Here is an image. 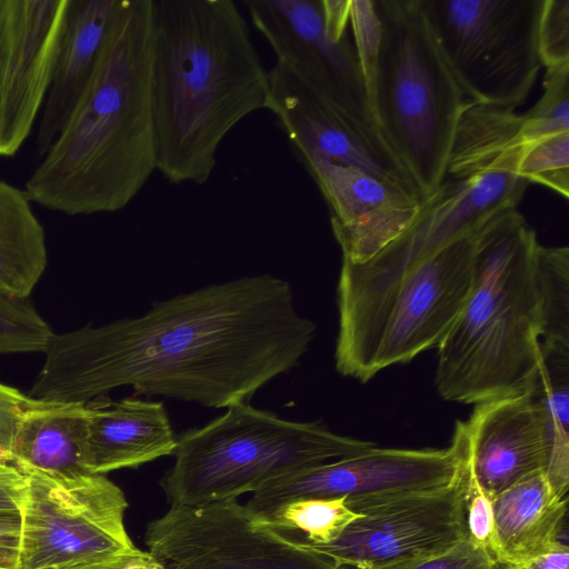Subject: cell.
Listing matches in <instances>:
<instances>
[{
  "label": "cell",
  "mask_w": 569,
  "mask_h": 569,
  "mask_svg": "<svg viewBox=\"0 0 569 569\" xmlns=\"http://www.w3.org/2000/svg\"><path fill=\"white\" fill-rule=\"evenodd\" d=\"M316 330L287 280L241 277L156 301L136 318L52 332L27 395L86 403L130 386L209 408L249 403L299 365Z\"/></svg>",
  "instance_id": "cell-1"
},
{
  "label": "cell",
  "mask_w": 569,
  "mask_h": 569,
  "mask_svg": "<svg viewBox=\"0 0 569 569\" xmlns=\"http://www.w3.org/2000/svg\"><path fill=\"white\" fill-rule=\"evenodd\" d=\"M151 106L157 170L203 184L221 141L266 109L269 80L232 0H153Z\"/></svg>",
  "instance_id": "cell-2"
},
{
  "label": "cell",
  "mask_w": 569,
  "mask_h": 569,
  "mask_svg": "<svg viewBox=\"0 0 569 569\" xmlns=\"http://www.w3.org/2000/svg\"><path fill=\"white\" fill-rule=\"evenodd\" d=\"M153 0H121L96 74L27 179L32 203L67 216L127 207L157 170Z\"/></svg>",
  "instance_id": "cell-3"
},
{
  "label": "cell",
  "mask_w": 569,
  "mask_h": 569,
  "mask_svg": "<svg viewBox=\"0 0 569 569\" xmlns=\"http://www.w3.org/2000/svg\"><path fill=\"white\" fill-rule=\"evenodd\" d=\"M538 244L517 209L478 231L467 301L437 348L435 382L445 400L476 405L527 391L541 343Z\"/></svg>",
  "instance_id": "cell-4"
},
{
  "label": "cell",
  "mask_w": 569,
  "mask_h": 569,
  "mask_svg": "<svg viewBox=\"0 0 569 569\" xmlns=\"http://www.w3.org/2000/svg\"><path fill=\"white\" fill-rule=\"evenodd\" d=\"M381 26L368 96L376 127L421 201L447 178L462 111L472 104L449 69L419 0H372Z\"/></svg>",
  "instance_id": "cell-5"
},
{
  "label": "cell",
  "mask_w": 569,
  "mask_h": 569,
  "mask_svg": "<svg viewBox=\"0 0 569 569\" xmlns=\"http://www.w3.org/2000/svg\"><path fill=\"white\" fill-rule=\"evenodd\" d=\"M375 446L316 421H291L238 403L177 438L174 463L160 485L171 506H204L238 499L278 477Z\"/></svg>",
  "instance_id": "cell-6"
},
{
  "label": "cell",
  "mask_w": 569,
  "mask_h": 569,
  "mask_svg": "<svg viewBox=\"0 0 569 569\" xmlns=\"http://www.w3.org/2000/svg\"><path fill=\"white\" fill-rule=\"evenodd\" d=\"M478 231L419 261L376 296L339 310V373L367 382L438 348L467 301Z\"/></svg>",
  "instance_id": "cell-7"
},
{
  "label": "cell",
  "mask_w": 569,
  "mask_h": 569,
  "mask_svg": "<svg viewBox=\"0 0 569 569\" xmlns=\"http://www.w3.org/2000/svg\"><path fill=\"white\" fill-rule=\"evenodd\" d=\"M13 465L27 477L19 569H127L149 556L126 530L123 491L104 475Z\"/></svg>",
  "instance_id": "cell-8"
},
{
  "label": "cell",
  "mask_w": 569,
  "mask_h": 569,
  "mask_svg": "<svg viewBox=\"0 0 569 569\" xmlns=\"http://www.w3.org/2000/svg\"><path fill=\"white\" fill-rule=\"evenodd\" d=\"M436 42L471 103L516 110L542 67L543 0H419Z\"/></svg>",
  "instance_id": "cell-9"
},
{
  "label": "cell",
  "mask_w": 569,
  "mask_h": 569,
  "mask_svg": "<svg viewBox=\"0 0 569 569\" xmlns=\"http://www.w3.org/2000/svg\"><path fill=\"white\" fill-rule=\"evenodd\" d=\"M144 542L168 569H359L266 525L237 499L171 506L149 522Z\"/></svg>",
  "instance_id": "cell-10"
},
{
  "label": "cell",
  "mask_w": 569,
  "mask_h": 569,
  "mask_svg": "<svg viewBox=\"0 0 569 569\" xmlns=\"http://www.w3.org/2000/svg\"><path fill=\"white\" fill-rule=\"evenodd\" d=\"M528 184L525 178L508 171L446 178L422 201L417 219L396 240L363 263L342 260L338 310L376 296L402 272L451 241L477 232L502 211L517 209Z\"/></svg>",
  "instance_id": "cell-11"
},
{
  "label": "cell",
  "mask_w": 569,
  "mask_h": 569,
  "mask_svg": "<svg viewBox=\"0 0 569 569\" xmlns=\"http://www.w3.org/2000/svg\"><path fill=\"white\" fill-rule=\"evenodd\" d=\"M244 4L277 62L350 124L381 137L350 23L342 38L333 39L326 30L322 0H246Z\"/></svg>",
  "instance_id": "cell-12"
},
{
  "label": "cell",
  "mask_w": 569,
  "mask_h": 569,
  "mask_svg": "<svg viewBox=\"0 0 569 569\" xmlns=\"http://www.w3.org/2000/svg\"><path fill=\"white\" fill-rule=\"evenodd\" d=\"M347 500V499H346ZM362 515L312 549L359 569H383L443 552L467 535L466 480L441 490L347 501Z\"/></svg>",
  "instance_id": "cell-13"
},
{
  "label": "cell",
  "mask_w": 569,
  "mask_h": 569,
  "mask_svg": "<svg viewBox=\"0 0 569 569\" xmlns=\"http://www.w3.org/2000/svg\"><path fill=\"white\" fill-rule=\"evenodd\" d=\"M463 476V455L453 440L445 449L375 446L270 480L253 492L246 506L259 513L299 497H346L347 501L397 497L441 490Z\"/></svg>",
  "instance_id": "cell-14"
},
{
  "label": "cell",
  "mask_w": 569,
  "mask_h": 569,
  "mask_svg": "<svg viewBox=\"0 0 569 569\" xmlns=\"http://www.w3.org/2000/svg\"><path fill=\"white\" fill-rule=\"evenodd\" d=\"M69 0H0V157L33 131L52 81Z\"/></svg>",
  "instance_id": "cell-15"
},
{
  "label": "cell",
  "mask_w": 569,
  "mask_h": 569,
  "mask_svg": "<svg viewBox=\"0 0 569 569\" xmlns=\"http://www.w3.org/2000/svg\"><path fill=\"white\" fill-rule=\"evenodd\" d=\"M268 80L266 109L274 113L303 166L325 161L359 169L422 202L408 172L381 137L350 124L283 64L276 62Z\"/></svg>",
  "instance_id": "cell-16"
},
{
  "label": "cell",
  "mask_w": 569,
  "mask_h": 569,
  "mask_svg": "<svg viewBox=\"0 0 569 569\" xmlns=\"http://www.w3.org/2000/svg\"><path fill=\"white\" fill-rule=\"evenodd\" d=\"M452 440L463 455L466 483L490 499L547 468V445L528 392L476 403L468 420H457Z\"/></svg>",
  "instance_id": "cell-17"
},
{
  "label": "cell",
  "mask_w": 569,
  "mask_h": 569,
  "mask_svg": "<svg viewBox=\"0 0 569 569\" xmlns=\"http://www.w3.org/2000/svg\"><path fill=\"white\" fill-rule=\"evenodd\" d=\"M331 211L342 260L363 263L405 232L422 202L351 167L325 161L303 166Z\"/></svg>",
  "instance_id": "cell-18"
},
{
  "label": "cell",
  "mask_w": 569,
  "mask_h": 569,
  "mask_svg": "<svg viewBox=\"0 0 569 569\" xmlns=\"http://www.w3.org/2000/svg\"><path fill=\"white\" fill-rule=\"evenodd\" d=\"M177 446L167 410L160 401L98 397L87 402L82 463L88 473L136 468Z\"/></svg>",
  "instance_id": "cell-19"
},
{
  "label": "cell",
  "mask_w": 569,
  "mask_h": 569,
  "mask_svg": "<svg viewBox=\"0 0 569 569\" xmlns=\"http://www.w3.org/2000/svg\"><path fill=\"white\" fill-rule=\"evenodd\" d=\"M121 0H69L51 86L36 134L39 161L90 86Z\"/></svg>",
  "instance_id": "cell-20"
},
{
  "label": "cell",
  "mask_w": 569,
  "mask_h": 569,
  "mask_svg": "<svg viewBox=\"0 0 569 569\" xmlns=\"http://www.w3.org/2000/svg\"><path fill=\"white\" fill-rule=\"evenodd\" d=\"M495 530L489 553L515 567L567 543L568 497L559 496L545 471L535 472L492 499Z\"/></svg>",
  "instance_id": "cell-21"
},
{
  "label": "cell",
  "mask_w": 569,
  "mask_h": 569,
  "mask_svg": "<svg viewBox=\"0 0 569 569\" xmlns=\"http://www.w3.org/2000/svg\"><path fill=\"white\" fill-rule=\"evenodd\" d=\"M536 138L527 113L507 108L472 103L457 123L448 162L447 178L508 171L516 173L522 152Z\"/></svg>",
  "instance_id": "cell-22"
},
{
  "label": "cell",
  "mask_w": 569,
  "mask_h": 569,
  "mask_svg": "<svg viewBox=\"0 0 569 569\" xmlns=\"http://www.w3.org/2000/svg\"><path fill=\"white\" fill-rule=\"evenodd\" d=\"M86 421L87 402L39 401L17 423L10 461L68 476L88 473L82 463Z\"/></svg>",
  "instance_id": "cell-23"
},
{
  "label": "cell",
  "mask_w": 569,
  "mask_h": 569,
  "mask_svg": "<svg viewBox=\"0 0 569 569\" xmlns=\"http://www.w3.org/2000/svg\"><path fill=\"white\" fill-rule=\"evenodd\" d=\"M47 262L44 228L26 190L0 179V296L26 299Z\"/></svg>",
  "instance_id": "cell-24"
},
{
  "label": "cell",
  "mask_w": 569,
  "mask_h": 569,
  "mask_svg": "<svg viewBox=\"0 0 569 569\" xmlns=\"http://www.w3.org/2000/svg\"><path fill=\"white\" fill-rule=\"evenodd\" d=\"M545 436L546 477L553 490L568 497L569 487V346L540 343L537 370L527 391Z\"/></svg>",
  "instance_id": "cell-25"
},
{
  "label": "cell",
  "mask_w": 569,
  "mask_h": 569,
  "mask_svg": "<svg viewBox=\"0 0 569 569\" xmlns=\"http://www.w3.org/2000/svg\"><path fill=\"white\" fill-rule=\"evenodd\" d=\"M254 516L268 526L299 533L309 543L327 545L362 515L348 507L346 497H299L283 500Z\"/></svg>",
  "instance_id": "cell-26"
},
{
  "label": "cell",
  "mask_w": 569,
  "mask_h": 569,
  "mask_svg": "<svg viewBox=\"0 0 569 569\" xmlns=\"http://www.w3.org/2000/svg\"><path fill=\"white\" fill-rule=\"evenodd\" d=\"M536 280L541 313V342L569 346V249L536 251Z\"/></svg>",
  "instance_id": "cell-27"
},
{
  "label": "cell",
  "mask_w": 569,
  "mask_h": 569,
  "mask_svg": "<svg viewBox=\"0 0 569 569\" xmlns=\"http://www.w3.org/2000/svg\"><path fill=\"white\" fill-rule=\"evenodd\" d=\"M516 173L529 183H541L569 198V131L552 133L531 143L521 154Z\"/></svg>",
  "instance_id": "cell-28"
},
{
  "label": "cell",
  "mask_w": 569,
  "mask_h": 569,
  "mask_svg": "<svg viewBox=\"0 0 569 569\" xmlns=\"http://www.w3.org/2000/svg\"><path fill=\"white\" fill-rule=\"evenodd\" d=\"M51 335L26 299L0 296V353L43 352Z\"/></svg>",
  "instance_id": "cell-29"
},
{
  "label": "cell",
  "mask_w": 569,
  "mask_h": 569,
  "mask_svg": "<svg viewBox=\"0 0 569 569\" xmlns=\"http://www.w3.org/2000/svg\"><path fill=\"white\" fill-rule=\"evenodd\" d=\"M545 91L527 114L541 137L569 131V62L546 68Z\"/></svg>",
  "instance_id": "cell-30"
},
{
  "label": "cell",
  "mask_w": 569,
  "mask_h": 569,
  "mask_svg": "<svg viewBox=\"0 0 569 569\" xmlns=\"http://www.w3.org/2000/svg\"><path fill=\"white\" fill-rule=\"evenodd\" d=\"M538 50L546 68L569 62V0H543Z\"/></svg>",
  "instance_id": "cell-31"
},
{
  "label": "cell",
  "mask_w": 569,
  "mask_h": 569,
  "mask_svg": "<svg viewBox=\"0 0 569 569\" xmlns=\"http://www.w3.org/2000/svg\"><path fill=\"white\" fill-rule=\"evenodd\" d=\"M383 569H498V563L467 535L443 552Z\"/></svg>",
  "instance_id": "cell-32"
},
{
  "label": "cell",
  "mask_w": 569,
  "mask_h": 569,
  "mask_svg": "<svg viewBox=\"0 0 569 569\" xmlns=\"http://www.w3.org/2000/svg\"><path fill=\"white\" fill-rule=\"evenodd\" d=\"M466 523L471 540L489 552L495 530L492 499L479 488L467 483Z\"/></svg>",
  "instance_id": "cell-33"
},
{
  "label": "cell",
  "mask_w": 569,
  "mask_h": 569,
  "mask_svg": "<svg viewBox=\"0 0 569 569\" xmlns=\"http://www.w3.org/2000/svg\"><path fill=\"white\" fill-rule=\"evenodd\" d=\"M38 402L20 390L0 382V451L9 453L21 415Z\"/></svg>",
  "instance_id": "cell-34"
},
{
  "label": "cell",
  "mask_w": 569,
  "mask_h": 569,
  "mask_svg": "<svg viewBox=\"0 0 569 569\" xmlns=\"http://www.w3.org/2000/svg\"><path fill=\"white\" fill-rule=\"evenodd\" d=\"M26 489V475L8 458L0 457V517H20Z\"/></svg>",
  "instance_id": "cell-35"
},
{
  "label": "cell",
  "mask_w": 569,
  "mask_h": 569,
  "mask_svg": "<svg viewBox=\"0 0 569 569\" xmlns=\"http://www.w3.org/2000/svg\"><path fill=\"white\" fill-rule=\"evenodd\" d=\"M20 517H0V567L19 569Z\"/></svg>",
  "instance_id": "cell-36"
},
{
  "label": "cell",
  "mask_w": 569,
  "mask_h": 569,
  "mask_svg": "<svg viewBox=\"0 0 569 569\" xmlns=\"http://www.w3.org/2000/svg\"><path fill=\"white\" fill-rule=\"evenodd\" d=\"M569 547L560 546L509 569H568ZM507 567V566H506Z\"/></svg>",
  "instance_id": "cell-37"
},
{
  "label": "cell",
  "mask_w": 569,
  "mask_h": 569,
  "mask_svg": "<svg viewBox=\"0 0 569 569\" xmlns=\"http://www.w3.org/2000/svg\"><path fill=\"white\" fill-rule=\"evenodd\" d=\"M137 569H168L157 560H154L150 555L146 558H142L137 561Z\"/></svg>",
  "instance_id": "cell-38"
},
{
  "label": "cell",
  "mask_w": 569,
  "mask_h": 569,
  "mask_svg": "<svg viewBox=\"0 0 569 569\" xmlns=\"http://www.w3.org/2000/svg\"><path fill=\"white\" fill-rule=\"evenodd\" d=\"M139 560H140V559H139ZM137 561H138V560H136V561H133L132 563H130V565L128 566V568H127V569H137V565H136V563H137Z\"/></svg>",
  "instance_id": "cell-39"
},
{
  "label": "cell",
  "mask_w": 569,
  "mask_h": 569,
  "mask_svg": "<svg viewBox=\"0 0 569 569\" xmlns=\"http://www.w3.org/2000/svg\"><path fill=\"white\" fill-rule=\"evenodd\" d=\"M498 569H509L508 567L503 566V565H499L498 563Z\"/></svg>",
  "instance_id": "cell-40"
},
{
  "label": "cell",
  "mask_w": 569,
  "mask_h": 569,
  "mask_svg": "<svg viewBox=\"0 0 569 569\" xmlns=\"http://www.w3.org/2000/svg\"><path fill=\"white\" fill-rule=\"evenodd\" d=\"M0 569H4V568L0 567Z\"/></svg>",
  "instance_id": "cell-41"
}]
</instances>
